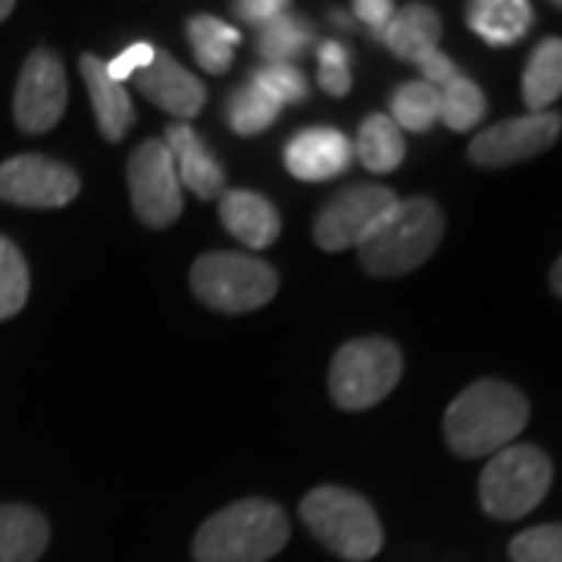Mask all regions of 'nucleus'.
I'll return each mask as SVG.
<instances>
[{
	"instance_id": "1",
	"label": "nucleus",
	"mask_w": 562,
	"mask_h": 562,
	"mask_svg": "<svg viewBox=\"0 0 562 562\" xmlns=\"http://www.w3.org/2000/svg\"><path fill=\"white\" fill-rule=\"evenodd\" d=\"M528 397L513 384L482 379L469 384L443 413V438L465 460L494 457L528 425Z\"/></svg>"
},
{
	"instance_id": "2",
	"label": "nucleus",
	"mask_w": 562,
	"mask_h": 562,
	"mask_svg": "<svg viewBox=\"0 0 562 562\" xmlns=\"http://www.w3.org/2000/svg\"><path fill=\"white\" fill-rule=\"evenodd\" d=\"M443 213L431 198L397 201L357 244L362 269L375 279L416 272L441 247Z\"/></svg>"
},
{
	"instance_id": "3",
	"label": "nucleus",
	"mask_w": 562,
	"mask_h": 562,
	"mask_svg": "<svg viewBox=\"0 0 562 562\" xmlns=\"http://www.w3.org/2000/svg\"><path fill=\"white\" fill-rule=\"evenodd\" d=\"M291 538L279 503L250 497L210 516L194 535L198 562H266Z\"/></svg>"
},
{
	"instance_id": "4",
	"label": "nucleus",
	"mask_w": 562,
	"mask_h": 562,
	"mask_svg": "<svg viewBox=\"0 0 562 562\" xmlns=\"http://www.w3.org/2000/svg\"><path fill=\"white\" fill-rule=\"evenodd\" d=\"M301 516L306 528L331 553L347 562H366L379 557L384 531L372 503L335 484H322L301 501Z\"/></svg>"
},
{
	"instance_id": "5",
	"label": "nucleus",
	"mask_w": 562,
	"mask_h": 562,
	"mask_svg": "<svg viewBox=\"0 0 562 562\" xmlns=\"http://www.w3.org/2000/svg\"><path fill=\"white\" fill-rule=\"evenodd\" d=\"M553 484V462L535 443H509L479 479V501L491 519L513 522L538 509Z\"/></svg>"
},
{
	"instance_id": "6",
	"label": "nucleus",
	"mask_w": 562,
	"mask_h": 562,
	"mask_svg": "<svg viewBox=\"0 0 562 562\" xmlns=\"http://www.w3.org/2000/svg\"><path fill=\"white\" fill-rule=\"evenodd\" d=\"M403 375L401 347L387 338H357L335 353L328 387L341 409L360 413L382 403Z\"/></svg>"
},
{
	"instance_id": "7",
	"label": "nucleus",
	"mask_w": 562,
	"mask_h": 562,
	"mask_svg": "<svg viewBox=\"0 0 562 562\" xmlns=\"http://www.w3.org/2000/svg\"><path fill=\"white\" fill-rule=\"evenodd\" d=\"M198 301L220 313H254L276 297L279 276L269 262L244 254H203L191 269Z\"/></svg>"
},
{
	"instance_id": "8",
	"label": "nucleus",
	"mask_w": 562,
	"mask_h": 562,
	"mask_svg": "<svg viewBox=\"0 0 562 562\" xmlns=\"http://www.w3.org/2000/svg\"><path fill=\"white\" fill-rule=\"evenodd\" d=\"M128 194L138 220L150 228H166L179 220L184 210L181 181L176 162L162 138L140 144L128 160Z\"/></svg>"
},
{
	"instance_id": "9",
	"label": "nucleus",
	"mask_w": 562,
	"mask_h": 562,
	"mask_svg": "<svg viewBox=\"0 0 562 562\" xmlns=\"http://www.w3.org/2000/svg\"><path fill=\"white\" fill-rule=\"evenodd\" d=\"M69 85L63 60L50 47L32 50L22 63L16 94H13V120L25 135H44L50 132L66 113Z\"/></svg>"
},
{
	"instance_id": "10",
	"label": "nucleus",
	"mask_w": 562,
	"mask_h": 562,
	"mask_svg": "<svg viewBox=\"0 0 562 562\" xmlns=\"http://www.w3.org/2000/svg\"><path fill=\"white\" fill-rule=\"evenodd\" d=\"M81 181L66 162L20 154L0 162V201L25 210H57L79 198Z\"/></svg>"
},
{
	"instance_id": "11",
	"label": "nucleus",
	"mask_w": 562,
	"mask_h": 562,
	"mask_svg": "<svg viewBox=\"0 0 562 562\" xmlns=\"http://www.w3.org/2000/svg\"><path fill=\"white\" fill-rule=\"evenodd\" d=\"M562 132L560 113H525L516 120H503L469 144V160L482 169H503L516 162L531 160L543 150H550Z\"/></svg>"
},
{
	"instance_id": "12",
	"label": "nucleus",
	"mask_w": 562,
	"mask_h": 562,
	"mask_svg": "<svg viewBox=\"0 0 562 562\" xmlns=\"http://www.w3.org/2000/svg\"><path fill=\"white\" fill-rule=\"evenodd\" d=\"M397 201L401 198L391 188H382V184L347 188V191H341L335 201L322 210L319 220L313 225V238L328 254L357 247L369 235V228L382 220L384 213Z\"/></svg>"
},
{
	"instance_id": "13",
	"label": "nucleus",
	"mask_w": 562,
	"mask_h": 562,
	"mask_svg": "<svg viewBox=\"0 0 562 562\" xmlns=\"http://www.w3.org/2000/svg\"><path fill=\"white\" fill-rule=\"evenodd\" d=\"M350 162H353V144L344 132L328 125L303 128L284 147V166L301 181L335 179L350 169Z\"/></svg>"
},
{
	"instance_id": "14",
	"label": "nucleus",
	"mask_w": 562,
	"mask_h": 562,
	"mask_svg": "<svg viewBox=\"0 0 562 562\" xmlns=\"http://www.w3.org/2000/svg\"><path fill=\"white\" fill-rule=\"evenodd\" d=\"M140 94L154 101L160 110L179 116V120H194L206 103V88L198 76H191L181 63H176L166 50L157 47L154 63L135 76Z\"/></svg>"
},
{
	"instance_id": "15",
	"label": "nucleus",
	"mask_w": 562,
	"mask_h": 562,
	"mask_svg": "<svg viewBox=\"0 0 562 562\" xmlns=\"http://www.w3.org/2000/svg\"><path fill=\"white\" fill-rule=\"evenodd\" d=\"M162 144L172 154L181 188H188L201 201H216L225 194V172H222L220 162L213 160V154L203 147V140L198 138V132L191 125L172 122L166 128Z\"/></svg>"
},
{
	"instance_id": "16",
	"label": "nucleus",
	"mask_w": 562,
	"mask_h": 562,
	"mask_svg": "<svg viewBox=\"0 0 562 562\" xmlns=\"http://www.w3.org/2000/svg\"><path fill=\"white\" fill-rule=\"evenodd\" d=\"M79 69L81 79L88 85L101 135L106 140H122L128 135V128L135 125V106H132L125 85L110 79L106 63L101 57H94V54H85L79 60Z\"/></svg>"
},
{
	"instance_id": "17",
	"label": "nucleus",
	"mask_w": 562,
	"mask_h": 562,
	"mask_svg": "<svg viewBox=\"0 0 562 562\" xmlns=\"http://www.w3.org/2000/svg\"><path fill=\"white\" fill-rule=\"evenodd\" d=\"M375 41H382L394 57L406 63H419L431 50H438L441 16L428 3H406L401 10H394V16L375 35Z\"/></svg>"
},
{
	"instance_id": "18",
	"label": "nucleus",
	"mask_w": 562,
	"mask_h": 562,
	"mask_svg": "<svg viewBox=\"0 0 562 562\" xmlns=\"http://www.w3.org/2000/svg\"><path fill=\"white\" fill-rule=\"evenodd\" d=\"M222 225L247 247L262 250L279 238V210L254 191H225L220 198Z\"/></svg>"
},
{
	"instance_id": "19",
	"label": "nucleus",
	"mask_w": 562,
	"mask_h": 562,
	"mask_svg": "<svg viewBox=\"0 0 562 562\" xmlns=\"http://www.w3.org/2000/svg\"><path fill=\"white\" fill-rule=\"evenodd\" d=\"M465 22L484 44L509 47L531 32L535 10L525 0H475L465 7Z\"/></svg>"
},
{
	"instance_id": "20",
	"label": "nucleus",
	"mask_w": 562,
	"mask_h": 562,
	"mask_svg": "<svg viewBox=\"0 0 562 562\" xmlns=\"http://www.w3.org/2000/svg\"><path fill=\"white\" fill-rule=\"evenodd\" d=\"M50 541V525L35 506H0V562H38Z\"/></svg>"
},
{
	"instance_id": "21",
	"label": "nucleus",
	"mask_w": 562,
	"mask_h": 562,
	"mask_svg": "<svg viewBox=\"0 0 562 562\" xmlns=\"http://www.w3.org/2000/svg\"><path fill=\"white\" fill-rule=\"evenodd\" d=\"M522 98L531 113H547L562 98V38H543L525 66Z\"/></svg>"
},
{
	"instance_id": "22",
	"label": "nucleus",
	"mask_w": 562,
	"mask_h": 562,
	"mask_svg": "<svg viewBox=\"0 0 562 562\" xmlns=\"http://www.w3.org/2000/svg\"><path fill=\"white\" fill-rule=\"evenodd\" d=\"M357 154H360V162L369 172L384 176V172H394L403 162L406 140H403V132L394 125V120L387 113H372L360 125Z\"/></svg>"
},
{
	"instance_id": "23",
	"label": "nucleus",
	"mask_w": 562,
	"mask_h": 562,
	"mask_svg": "<svg viewBox=\"0 0 562 562\" xmlns=\"http://www.w3.org/2000/svg\"><path fill=\"white\" fill-rule=\"evenodd\" d=\"M188 41L206 72L225 76L232 69L235 47L241 44V32L216 16H194L188 20Z\"/></svg>"
},
{
	"instance_id": "24",
	"label": "nucleus",
	"mask_w": 562,
	"mask_h": 562,
	"mask_svg": "<svg viewBox=\"0 0 562 562\" xmlns=\"http://www.w3.org/2000/svg\"><path fill=\"white\" fill-rule=\"evenodd\" d=\"M441 116V91L428 81H403L391 94V120L401 132H428Z\"/></svg>"
},
{
	"instance_id": "25",
	"label": "nucleus",
	"mask_w": 562,
	"mask_h": 562,
	"mask_svg": "<svg viewBox=\"0 0 562 562\" xmlns=\"http://www.w3.org/2000/svg\"><path fill=\"white\" fill-rule=\"evenodd\" d=\"M257 47H260V57L266 63H288L297 60L303 50L310 47L313 41V29L291 13H281L272 22L260 25V35H257Z\"/></svg>"
},
{
	"instance_id": "26",
	"label": "nucleus",
	"mask_w": 562,
	"mask_h": 562,
	"mask_svg": "<svg viewBox=\"0 0 562 562\" xmlns=\"http://www.w3.org/2000/svg\"><path fill=\"white\" fill-rule=\"evenodd\" d=\"M225 113H228V125H232L235 135L254 138V135L266 132L272 122L279 120L281 106L272 101V98H266L257 85L247 81V85H241V88L228 98Z\"/></svg>"
},
{
	"instance_id": "27",
	"label": "nucleus",
	"mask_w": 562,
	"mask_h": 562,
	"mask_svg": "<svg viewBox=\"0 0 562 562\" xmlns=\"http://www.w3.org/2000/svg\"><path fill=\"white\" fill-rule=\"evenodd\" d=\"M487 113V101H484L482 88L472 79H453L450 85L441 88V116L438 120L453 128V132H472Z\"/></svg>"
},
{
	"instance_id": "28",
	"label": "nucleus",
	"mask_w": 562,
	"mask_h": 562,
	"mask_svg": "<svg viewBox=\"0 0 562 562\" xmlns=\"http://www.w3.org/2000/svg\"><path fill=\"white\" fill-rule=\"evenodd\" d=\"M29 301V266L20 247L0 235V319H13Z\"/></svg>"
},
{
	"instance_id": "29",
	"label": "nucleus",
	"mask_w": 562,
	"mask_h": 562,
	"mask_svg": "<svg viewBox=\"0 0 562 562\" xmlns=\"http://www.w3.org/2000/svg\"><path fill=\"white\" fill-rule=\"evenodd\" d=\"M250 85H257L262 94L272 98L279 106L306 98V79L301 76V69H294L288 63H266L250 76Z\"/></svg>"
},
{
	"instance_id": "30",
	"label": "nucleus",
	"mask_w": 562,
	"mask_h": 562,
	"mask_svg": "<svg viewBox=\"0 0 562 562\" xmlns=\"http://www.w3.org/2000/svg\"><path fill=\"white\" fill-rule=\"evenodd\" d=\"M513 562H562V522L538 525L509 543Z\"/></svg>"
},
{
	"instance_id": "31",
	"label": "nucleus",
	"mask_w": 562,
	"mask_h": 562,
	"mask_svg": "<svg viewBox=\"0 0 562 562\" xmlns=\"http://www.w3.org/2000/svg\"><path fill=\"white\" fill-rule=\"evenodd\" d=\"M350 57L341 41H322L319 47V85L331 98H344L350 91Z\"/></svg>"
},
{
	"instance_id": "32",
	"label": "nucleus",
	"mask_w": 562,
	"mask_h": 562,
	"mask_svg": "<svg viewBox=\"0 0 562 562\" xmlns=\"http://www.w3.org/2000/svg\"><path fill=\"white\" fill-rule=\"evenodd\" d=\"M154 54H157V47H154V44H144V41H138V44L125 47L120 57H113V60L106 63V72H110V79L113 81L125 85L132 76L144 72V69L154 63Z\"/></svg>"
},
{
	"instance_id": "33",
	"label": "nucleus",
	"mask_w": 562,
	"mask_h": 562,
	"mask_svg": "<svg viewBox=\"0 0 562 562\" xmlns=\"http://www.w3.org/2000/svg\"><path fill=\"white\" fill-rule=\"evenodd\" d=\"M419 72H422V81H428V85H435L438 91H441L443 85H450L453 79H460L462 72L457 69V63L450 60L447 54H443L441 47L438 50H431L428 57H422L419 63Z\"/></svg>"
},
{
	"instance_id": "34",
	"label": "nucleus",
	"mask_w": 562,
	"mask_h": 562,
	"mask_svg": "<svg viewBox=\"0 0 562 562\" xmlns=\"http://www.w3.org/2000/svg\"><path fill=\"white\" fill-rule=\"evenodd\" d=\"M235 13L241 16L244 22H250V25H266V22H272L281 13H288V3L284 0H238L235 3Z\"/></svg>"
},
{
	"instance_id": "35",
	"label": "nucleus",
	"mask_w": 562,
	"mask_h": 562,
	"mask_svg": "<svg viewBox=\"0 0 562 562\" xmlns=\"http://www.w3.org/2000/svg\"><path fill=\"white\" fill-rule=\"evenodd\" d=\"M394 3L391 0H360V3H353V16L362 22V25H369V32H372V38L382 32L387 20L394 16Z\"/></svg>"
},
{
	"instance_id": "36",
	"label": "nucleus",
	"mask_w": 562,
	"mask_h": 562,
	"mask_svg": "<svg viewBox=\"0 0 562 562\" xmlns=\"http://www.w3.org/2000/svg\"><path fill=\"white\" fill-rule=\"evenodd\" d=\"M550 288H553L557 297H562V257L553 262V269H550Z\"/></svg>"
},
{
	"instance_id": "37",
	"label": "nucleus",
	"mask_w": 562,
	"mask_h": 562,
	"mask_svg": "<svg viewBox=\"0 0 562 562\" xmlns=\"http://www.w3.org/2000/svg\"><path fill=\"white\" fill-rule=\"evenodd\" d=\"M13 10H16V3H13V0H0V22L7 20V16H10Z\"/></svg>"
}]
</instances>
